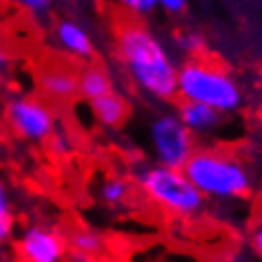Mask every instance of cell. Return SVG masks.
I'll list each match as a JSON object with an SVG mask.
<instances>
[{
  "instance_id": "obj_11",
  "label": "cell",
  "mask_w": 262,
  "mask_h": 262,
  "mask_svg": "<svg viewBox=\"0 0 262 262\" xmlns=\"http://www.w3.org/2000/svg\"><path fill=\"white\" fill-rule=\"evenodd\" d=\"M56 42L64 54L76 58V60H84L91 62L96 56V47H94V38L89 36V31L78 25L76 20H62L56 25Z\"/></svg>"
},
{
  "instance_id": "obj_14",
  "label": "cell",
  "mask_w": 262,
  "mask_h": 262,
  "mask_svg": "<svg viewBox=\"0 0 262 262\" xmlns=\"http://www.w3.org/2000/svg\"><path fill=\"white\" fill-rule=\"evenodd\" d=\"M16 235V211L14 202H11V193L7 189V182L0 176V249L11 247Z\"/></svg>"
},
{
  "instance_id": "obj_5",
  "label": "cell",
  "mask_w": 262,
  "mask_h": 262,
  "mask_svg": "<svg viewBox=\"0 0 262 262\" xmlns=\"http://www.w3.org/2000/svg\"><path fill=\"white\" fill-rule=\"evenodd\" d=\"M3 118L18 138L29 145H45L58 129V114L54 102H49L42 96H11L3 107Z\"/></svg>"
},
{
  "instance_id": "obj_21",
  "label": "cell",
  "mask_w": 262,
  "mask_h": 262,
  "mask_svg": "<svg viewBox=\"0 0 262 262\" xmlns=\"http://www.w3.org/2000/svg\"><path fill=\"white\" fill-rule=\"evenodd\" d=\"M249 240H251V247H253V251L258 253V258H262V218L253 225L251 233H249Z\"/></svg>"
},
{
  "instance_id": "obj_23",
  "label": "cell",
  "mask_w": 262,
  "mask_h": 262,
  "mask_svg": "<svg viewBox=\"0 0 262 262\" xmlns=\"http://www.w3.org/2000/svg\"><path fill=\"white\" fill-rule=\"evenodd\" d=\"M260 82H262V71H260Z\"/></svg>"
},
{
  "instance_id": "obj_8",
  "label": "cell",
  "mask_w": 262,
  "mask_h": 262,
  "mask_svg": "<svg viewBox=\"0 0 262 262\" xmlns=\"http://www.w3.org/2000/svg\"><path fill=\"white\" fill-rule=\"evenodd\" d=\"M67 260L74 262H91L100 260L109 251V242L100 229L89 225H76L67 233Z\"/></svg>"
},
{
  "instance_id": "obj_3",
  "label": "cell",
  "mask_w": 262,
  "mask_h": 262,
  "mask_svg": "<svg viewBox=\"0 0 262 262\" xmlns=\"http://www.w3.org/2000/svg\"><path fill=\"white\" fill-rule=\"evenodd\" d=\"M134 182L156 209L176 220H195L207 209V198L189 180L185 169L158 162L142 165L136 169Z\"/></svg>"
},
{
  "instance_id": "obj_17",
  "label": "cell",
  "mask_w": 262,
  "mask_h": 262,
  "mask_svg": "<svg viewBox=\"0 0 262 262\" xmlns=\"http://www.w3.org/2000/svg\"><path fill=\"white\" fill-rule=\"evenodd\" d=\"M45 145H49V151L54 156H58V158H67L69 154H74L76 140L71 138V134H67V131L56 129L54 134H51V138L45 142Z\"/></svg>"
},
{
  "instance_id": "obj_9",
  "label": "cell",
  "mask_w": 262,
  "mask_h": 262,
  "mask_svg": "<svg viewBox=\"0 0 262 262\" xmlns=\"http://www.w3.org/2000/svg\"><path fill=\"white\" fill-rule=\"evenodd\" d=\"M42 98L54 104H67L78 96V71L67 64H49L38 76Z\"/></svg>"
},
{
  "instance_id": "obj_20",
  "label": "cell",
  "mask_w": 262,
  "mask_h": 262,
  "mask_svg": "<svg viewBox=\"0 0 262 262\" xmlns=\"http://www.w3.org/2000/svg\"><path fill=\"white\" fill-rule=\"evenodd\" d=\"M154 3H156V7L158 9L167 11V14H171V16H178V14H182V11L187 9L189 0H154Z\"/></svg>"
},
{
  "instance_id": "obj_2",
  "label": "cell",
  "mask_w": 262,
  "mask_h": 262,
  "mask_svg": "<svg viewBox=\"0 0 262 262\" xmlns=\"http://www.w3.org/2000/svg\"><path fill=\"white\" fill-rule=\"evenodd\" d=\"M182 169L207 202H240L255 189L251 167L229 149L195 147Z\"/></svg>"
},
{
  "instance_id": "obj_13",
  "label": "cell",
  "mask_w": 262,
  "mask_h": 262,
  "mask_svg": "<svg viewBox=\"0 0 262 262\" xmlns=\"http://www.w3.org/2000/svg\"><path fill=\"white\" fill-rule=\"evenodd\" d=\"M114 76L109 74V69L104 64H84L78 71V96L84 102H91L96 98H100L109 91H114Z\"/></svg>"
},
{
  "instance_id": "obj_18",
  "label": "cell",
  "mask_w": 262,
  "mask_h": 262,
  "mask_svg": "<svg viewBox=\"0 0 262 262\" xmlns=\"http://www.w3.org/2000/svg\"><path fill=\"white\" fill-rule=\"evenodd\" d=\"M114 5H118L122 11H127L131 18H145V16H151L156 9V3L154 0H114Z\"/></svg>"
},
{
  "instance_id": "obj_22",
  "label": "cell",
  "mask_w": 262,
  "mask_h": 262,
  "mask_svg": "<svg viewBox=\"0 0 262 262\" xmlns=\"http://www.w3.org/2000/svg\"><path fill=\"white\" fill-rule=\"evenodd\" d=\"M7 62H9V54H7V49H5L3 40H0V71L7 67Z\"/></svg>"
},
{
  "instance_id": "obj_19",
  "label": "cell",
  "mask_w": 262,
  "mask_h": 262,
  "mask_svg": "<svg viewBox=\"0 0 262 262\" xmlns=\"http://www.w3.org/2000/svg\"><path fill=\"white\" fill-rule=\"evenodd\" d=\"M9 3H14L16 7L31 16H45L51 9V0H9Z\"/></svg>"
},
{
  "instance_id": "obj_12",
  "label": "cell",
  "mask_w": 262,
  "mask_h": 262,
  "mask_svg": "<svg viewBox=\"0 0 262 262\" xmlns=\"http://www.w3.org/2000/svg\"><path fill=\"white\" fill-rule=\"evenodd\" d=\"M89 114L100 129L118 131L124 122H127L129 104H127V100H124V96L116 94V89H114V91H109V94L91 100L89 102Z\"/></svg>"
},
{
  "instance_id": "obj_10",
  "label": "cell",
  "mask_w": 262,
  "mask_h": 262,
  "mask_svg": "<svg viewBox=\"0 0 262 262\" xmlns=\"http://www.w3.org/2000/svg\"><path fill=\"white\" fill-rule=\"evenodd\" d=\"M176 114L180 116V120L195 138H211L222 129V122H225V114H220L218 109L209 107V104L193 100H180Z\"/></svg>"
},
{
  "instance_id": "obj_16",
  "label": "cell",
  "mask_w": 262,
  "mask_h": 262,
  "mask_svg": "<svg viewBox=\"0 0 262 262\" xmlns=\"http://www.w3.org/2000/svg\"><path fill=\"white\" fill-rule=\"evenodd\" d=\"M173 42H176V49L189 58L200 56V51L205 49V38L195 34V31H180V34H176Z\"/></svg>"
},
{
  "instance_id": "obj_6",
  "label": "cell",
  "mask_w": 262,
  "mask_h": 262,
  "mask_svg": "<svg viewBox=\"0 0 262 262\" xmlns=\"http://www.w3.org/2000/svg\"><path fill=\"white\" fill-rule=\"evenodd\" d=\"M147 142L154 162L182 169L198 147V138L185 127L176 111H160L149 120Z\"/></svg>"
},
{
  "instance_id": "obj_15",
  "label": "cell",
  "mask_w": 262,
  "mask_h": 262,
  "mask_svg": "<svg viewBox=\"0 0 262 262\" xmlns=\"http://www.w3.org/2000/svg\"><path fill=\"white\" fill-rule=\"evenodd\" d=\"M100 200L109 207H122L131 200V193H134V187H131L129 178H122V176H109V178L102 180L100 185Z\"/></svg>"
},
{
  "instance_id": "obj_24",
  "label": "cell",
  "mask_w": 262,
  "mask_h": 262,
  "mask_svg": "<svg viewBox=\"0 0 262 262\" xmlns=\"http://www.w3.org/2000/svg\"><path fill=\"white\" fill-rule=\"evenodd\" d=\"M0 111H3V107H0Z\"/></svg>"
},
{
  "instance_id": "obj_1",
  "label": "cell",
  "mask_w": 262,
  "mask_h": 262,
  "mask_svg": "<svg viewBox=\"0 0 262 262\" xmlns=\"http://www.w3.org/2000/svg\"><path fill=\"white\" fill-rule=\"evenodd\" d=\"M114 49L136 91L156 102H173L178 98V62L165 40L140 18L118 25Z\"/></svg>"
},
{
  "instance_id": "obj_4",
  "label": "cell",
  "mask_w": 262,
  "mask_h": 262,
  "mask_svg": "<svg viewBox=\"0 0 262 262\" xmlns=\"http://www.w3.org/2000/svg\"><path fill=\"white\" fill-rule=\"evenodd\" d=\"M178 100L202 102L229 116L242 107L245 94L229 69L193 56L178 64Z\"/></svg>"
},
{
  "instance_id": "obj_7",
  "label": "cell",
  "mask_w": 262,
  "mask_h": 262,
  "mask_svg": "<svg viewBox=\"0 0 262 262\" xmlns=\"http://www.w3.org/2000/svg\"><path fill=\"white\" fill-rule=\"evenodd\" d=\"M18 260L25 262H62L67 260V235L47 222H29L11 242Z\"/></svg>"
}]
</instances>
